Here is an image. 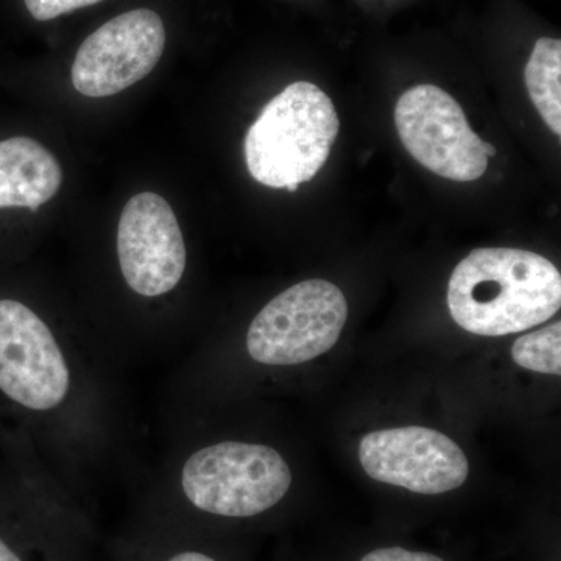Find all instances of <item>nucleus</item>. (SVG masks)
<instances>
[{
    "label": "nucleus",
    "instance_id": "1",
    "mask_svg": "<svg viewBox=\"0 0 561 561\" xmlns=\"http://www.w3.org/2000/svg\"><path fill=\"white\" fill-rule=\"evenodd\" d=\"M560 306V272L527 250L471 251L449 279V312L471 334L501 337L530 330L552 319Z\"/></svg>",
    "mask_w": 561,
    "mask_h": 561
},
{
    "label": "nucleus",
    "instance_id": "4",
    "mask_svg": "<svg viewBox=\"0 0 561 561\" xmlns=\"http://www.w3.org/2000/svg\"><path fill=\"white\" fill-rule=\"evenodd\" d=\"M68 351L49 323L16 298H0V400L25 423L65 412L77 389Z\"/></svg>",
    "mask_w": 561,
    "mask_h": 561
},
{
    "label": "nucleus",
    "instance_id": "3",
    "mask_svg": "<svg viewBox=\"0 0 561 561\" xmlns=\"http://www.w3.org/2000/svg\"><path fill=\"white\" fill-rule=\"evenodd\" d=\"M341 130L327 92L297 81L272 99L245 136L247 168L257 183L295 192L330 158Z\"/></svg>",
    "mask_w": 561,
    "mask_h": 561
},
{
    "label": "nucleus",
    "instance_id": "7",
    "mask_svg": "<svg viewBox=\"0 0 561 561\" xmlns=\"http://www.w3.org/2000/svg\"><path fill=\"white\" fill-rule=\"evenodd\" d=\"M394 125L413 160L435 175L468 183L489 168L485 142L471 130L456 99L434 84H419L401 95Z\"/></svg>",
    "mask_w": 561,
    "mask_h": 561
},
{
    "label": "nucleus",
    "instance_id": "10",
    "mask_svg": "<svg viewBox=\"0 0 561 561\" xmlns=\"http://www.w3.org/2000/svg\"><path fill=\"white\" fill-rule=\"evenodd\" d=\"M359 459L375 481L420 494L448 493L463 485L470 474L459 445L430 427L371 432L360 440Z\"/></svg>",
    "mask_w": 561,
    "mask_h": 561
},
{
    "label": "nucleus",
    "instance_id": "12",
    "mask_svg": "<svg viewBox=\"0 0 561 561\" xmlns=\"http://www.w3.org/2000/svg\"><path fill=\"white\" fill-rule=\"evenodd\" d=\"M526 87L535 108L561 135V41L540 38L526 66Z\"/></svg>",
    "mask_w": 561,
    "mask_h": 561
},
{
    "label": "nucleus",
    "instance_id": "8",
    "mask_svg": "<svg viewBox=\"0 0 561 561\" xmlns=\"http://www.w3.org/2000/svg\"><path fill=\"white\" fill-rule=\"evenodd\" d=\"M165 49V27L149 9L122 13L91 33L72 65L73 88L87 98L119 94L157 68Z\"/></svg>",
    "mask_w": 561,
    "mask_h": 561
},
{
    "label": "nucleus",
    "instance_id": "15",
    "mask_svg": "<svg viewBox=\"0 0 561 561\" xmlns=\"http://www.w3.org/2000/svg\"><path fill=\"white\" fill-rule=\"evenodd\" d=\"M360 561H443L426 552H412L402 548L376 549Z\"/></svg>",
    "mask_w": 561,
    "mask_h": 561
},
{
    "label": "nucleus",
    "instance_id": "11",
    "mask_svg": "<svg viewBox=\"0 0 561 561\" xmlns=\"http://www.w3.org/2000/svg\"><path fill=\"white\" fill-rule=\"evenodd\" d=\"M61 184L60 162L38 140L16 136L0 142V209L38 210Z\"/></svg>",
    "mask_w": 561,
    "mask_h": 561
},
{
    "label": "nucleus",
    "instance_id": "14",
    "mask_svg": "<svg viewBox=\"0 0 561 561\" xmlns=\"http://www.w3.org/2000/svg\"><path fill=\"white\" fill-rule=\"evenodd\" d=\"M24 2L33 20L46 22L55 20L61 14L70 13V11L95 5L103 0H24Z\"/></svg>",
    "mask_w": 561,
    "mask_h": 561
},
{
    "label": "nucleus",
    "instance_id": "5",
    "mask_svg": "<svg viewBox=\"0 0 561 561\" xmlns=\"http://www.w3.org/2000/svg\"><path fill=\"white\" fill-rule=\"evenodd\" d=\"M0 561H98V535L87 515L16 468L0 474Z\"/></svg>",
    "mask_w": 561,
    "mask_h": 561
},
{
    "label": "nucleus",
    "instance_id": "2",
    "mask_svg": "<svg viewBox=\"0 0 561 561\" xmlns=\"http://www.w3.org/2000/svg\"><path fill=\"white\" fill-rule=\"evenodd\" d=\"M291 486L287 461L272 446L219 442L195 449L176 468L165 500L147 508L153 515L247 519L272 511Z\"/></svg>",
    "mask_w": 561,
    "mask_h": 561
},
{
    "label": "nucleus",
    "instance_id": "13",
    "mask_svg": "<svg viewBox=\"0 0 561 561\" xmlns=\"http://www.w3.org/2000/svg\"><path fill=\"white\" fill-rule=\"evenodd\" d=\"M561 323L549 324L513 343L512 357L519 367L545 375L561 373Z\"/></svg>",
    "mask_w": 561,
    "mask_h": 561
},
{
    "label": "nucleus",
    "instance_id": "16",
    "mask_svg": "<svg viewBox=\"0 0 561 561\" xmlns=\"http://www.w3.org/2000/svg\"><path fill=\"white\" fill-rule=\"evenodd\" d=\"M483 150H485L486 158H491L494 157V154H496V149H494V147L491 146V144H483Z\"/></svg>",
    "mask_w": 561,
    "mask_h": 561
},
{
    "label": "nucleus",
    "instance_id": "6",
    "mask_svg": "<svg viewBox=\"0 0 561 561\" xmlns=\"http://www.w3.org/2000/svg\"><path fill=\"white\" fill-rule=\"evenodd\" d=\"M348 319V302L323 279L295 284L262 309L247 332L251 359L271 367L309 362L334 348Z\"/></svg>",
    "mask_w": 561,
    "mask_h": 561
},
{
    "label": "nucleus",
    "instance_id": "9",
    "mask_svg": "<svg viewBox=\"0 0 561 561\" xmlns=\"http://www.w3.org/2000/svg\"><path fill=\"white\" fill-rule=\"evenodd\" d=\"M116 249L122 276L139 297L168 295L186 272V243L179 219L165 198L153 192L135 195L125 205Z\"/></svg>",
    "mask_w": 561,
    "mask_h": 561
}]
</instances>
